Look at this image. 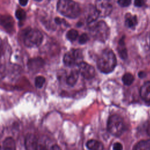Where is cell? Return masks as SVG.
Wrapping results in <instances>:
<instances>
[{
  "label": "cell",
  "mask_w": 150,
  "mask_h": 150,
  "mask_svg": "<svg viewBox=\"0 0 150 150\" xmlns=\"http://www.w3.org/2000/svg\"><path fill=\"white\" fill-rule=\"evenodd\" d=\"M0 150H5V149H4V148H3V147H2V146H0Z\"/></svg>",
  "instance_id": "obj_37"
},
{
  "label": "cell",
  "mask_w": 150,
  "mask_h": 150,
  "mask_svg": "<svg viewBox=\"0 0 150 150\" xmlns=\"http://www.w3.org/2000/svg\"><path fill=\"white\" fill-rule=\"evenodd\" d=\"M51 150H62V149L57 145H53L51 148Z\"/></svg>",
  "instance_id": "obj_30"
},
{
  "label": "cell",
  "mask_w": 150,
  "mask_h": 150,
  "mask_svg": "<svg viewBox=\"0 0 150 150\" xmlns=\"http://www.w3.org/2000/svg\"><path fill=\"white\" fill-rule=\"evenodd\" d=\"M35 1H42V0H35Z\"/></svg>",
  "instance_id": "obj_38"
},
{
  "label": "cell",
  "mask_w": 150,
  "mask_h": 150,
  "mask_svg": "<svg viewBox=\"0 0 150 150\" xmlns=\"http://www.w3.org/2000/svg\"><path fill=\"white\" fill-rule=\"evenodd\" d=\"M118 52L121 59H126L127 58V50L125 45L124 38H122L119 41L118 46Z\"/></svg>",
  "instance_id": "obj_16"
},
{
  "label": "cell",
  "mask_w": 150,
  "mask_h": 150,
  "mask_svg": "<svg viewBox=\"0 0 150 150\" xmlns=\"http://www.w3.org/2000/svg\"><path fill=\"white\" fill-rule=\"evenodd\" d=\"M45 83V78L42 76H39L36 77L35 80V86L38 88H42L44 85Z\"/></svg>",
  "instance_id": "obj_22"
},
{
  "label": "cell",
  "mask_w": 150,
  "mask_h": 150,
  "mask_svg": "<svg viewBox=\"0 0 150 150\" xmlns=\"http://www.w3.org/2000/svg\"><path fill=\"white\" fill-rule=\"evenodd\" d=\"M107 129L112 135L119 137L124 130V124L122 118L118 115H112L107 121Z\"/></svg>",
  "instance_id": "obj_5"
},
{
  "label": "cell",
  "mask_w": 150,
  "mask_h": 150,
  "mask_svg": "<svg viewBox=\"0 0 150 150\" xmlns=\"http://www.w3.org/2000/svg\"><path fill=\"white\" fill-rule=\"evenodd\" d=\"M5 52V46L4 42L1 39H0V57H1L4 54Z\"/></svg>",
  "instance_id": "obj_27"
},
{
  "label": "cell",
  "mask_w": 150,
  "mask_h": 150,
  "mask_svg": "<svg viewBox=\"0 0 150 150\" xmlns=\"http://www.w3.org/2000/svg\"><path fill=\"white\" fill-rule=\"evenodd\" d=\"M146 2V0H135L134 4L136 6L141 7L143 6Z\"/></svg>",
  "instance_id": "obj_28"
},
{
  "label": "cell",
  "mask_w": 150,
  "mask_h": 150,
  "mask_svg": "<svg viewBox=\"0 0 150 150\" xmlns=\"http://www.w3.org/2000/svg\"><path fill=\"white\" fill-rule=\"evenodd\" d=\"M85 16L87 22L88 23H92L97 20L99 15L95 6L89 5L85 10Z\"/></svg>",
  "instance_id": "obj_12"
},
{
  "label": "cell",
  "mask_w": 150,
  "mask_h": 150,
  "mask_svg": "<svg viewBox=\"0 0 150 150\" xmlns=\"http://www.w3.org/2000/svg\"><path fill=\"white\" fill-rule=\"evenodd\" d=\"M25 145L26 150H38V139L33 134H28L25 137Z\"/></svg>",
  "instance_id": "obj_11"
},
{
  "label": "cell",
  "mask_w": 150,
  "mask_h": 150,
  "mask_svg": "<svg viewBox=\"0 0 150 150\" xmlns=\"http://www.w3.org/2000/svg\"><path fill=\"white\" fill-rule=\"evenodd\" d=\"M95 8L101 17H106L112 12V5L111 0H96Z\"/></svg>",
  "instance_id": "obj_7"
},
{
  "label": "cell",
  "mask_w": 150,
  "mask_h": 150,
  "mask_svg": "<svg viewBox=\"0 0 150 150\" xmlns=\"http://www.w3.org/2000/svg\"><path fill=\"white\" fill-rule=\"evenodd\" d=\"M15 16L19 21H23L26 18V12L22 9H18L16 11Z\"/></svg>",
  "instance_id": "obj_23"
},
{
  "label": "cell",
  "mask_w": 150,
  "mask_h": 150,
  "mask_svg": "<svg viewBox=\"0 0 150 150\" xmlns=\"http://www.w3.org/2000/svg\"><path fill=\"white\" fill-rule=\"evenodd\" d=\"M23 37L24 44L29 47L39 46L43 40L42 34L35 29H27L24 32Z\"/></svg>",
  "instance_id": "obj_4"
},
{
  "label": "cell",
  "mask_w": 150,
  "mask_h": 150,
  "mask_svg": "<svg viewBox=\"0 0 150 150\" xmlns=\"http://www.w3.org/2000/svg\"><path fill=\"white\" fill-rule=\"evenodd\" d=\"M77 66L79 73H80L85 79L90 80L94 77L96 74L95 69L90 64L81 62Z\"/></svg>",
  "instance_id": "obj_8"
},
{
  "label": "cell",
  "mask_w": 150,
  "mask_h": 150,
  "mask_svg": "<svg viewBox=\"0 0 150 150\" xmlns=\"http://www.w3.org/2000/svg\"><path fill=\"white\" fill-rule=\"evenodd\" d=\"M3 148L5 150H16V143L12 137H7L3 142Z\"/></svg>",
  "instance_id": "obj_19"
},
{
  "label": "cell",
  "mask_w": 150,
  "mask_h": 150,
  "mask_svg": "<svg viewBox=\"0 0 150 150\" xmlns=\"http://www.w3.org/2000/svg\"><path fill=\"white\" fill-rule=\"evenodd\" d=\"M86 146L89 150H103L104 146L103 144L95 139H91L87 142Z\"/></svg>",
  "instance_id": "obj_14"
},
{
  "label": "cell",
  "mask_w": 150,
  "mask_h": 150,
  "mask_svg": "<svg viewBox=\"0 0 150 150\" xmlns=\"http://www.w3.org/2000/svg\"><path fill=\"white\" fill-rule=\"evenodd\" d=\"M90 34L94 39L104 42L110 35V28L104 21H98L91 26Z\"/></svg>",
  "instance_id": "obj_3"
},
{
  "label": "cell",
  "mask_w": 150,
  "mask_h": 150,
  "mask_svg": "<svg viewBox=\"0 0 150 150\" xmlns=\"http://www.w3.org/2000/svg\"><path fill=\"white\" fill-rule=\"evenodd\" d=\"M125 25L129 28H134L137 24V18L135 15H132L131 13H127L125 16Z\"/></svg>",
  "instance_id": "obj_15"
},
{
  "label": "cell",
  "mask_w": 150,
  "mask_h": 150,
  "mask_svg": "<svg viewBox=\"0 0 150 150\" xmlns=\"http://www.w3.org/2000/svg\"><path fill=\"white\" fill-rule=\"evenodd\" d=\"M122 145L120 142H116L113 145V150H122Z\"/></svg>",
  "instance_id": "obj_26"
},
{
  "label": "cell",
  "mask_w": 150,
  "mask_h": 150,
  "mask_svg": "<svg viewBox=\"0 0 150 150\" xmlns=\"http://www.w3.org/2000/svg\"><path fill=\"white\" fill-rule=\"evenodd\" d=\"M133 150H150V139L139 141L135 145Z\"/></svg>",
  "instance_id": "obj_18"
},
{
  "label": "cell",
  "mask_w": 150,
  "mask_h": 150,
  "mask_svg": "<svg viewBox=\"0 0 150 150\" xmlns=\"http://www.w3.org/2000/svg\"><path fill=\"white\" fill-rule=\"evenodd\" d=\"M63 21H64V20L60 19V18H55V22H56V23H57V24H61Z\"/></svg>",
  "instance_id": "obj_33"
},
{
  "label": "cell",
  "mask_w": 150,
  "mask_h": 150,
  "mask_svg": "<svg viewBox=\"0 0 150 150\" xmlns=\"http://www.w3.org/2000/svg\"><path fill=\"white\" fill-rule=\"evenodd\" d=\"M28 2V0H19V4L22 6H25Z\"/></svg>",
  "instance_id": "obj_31"
},
{
  "label": "cell",
  "mask_w": 150,
  "mask_h": 150,
  "mask_svg": "<svg viewBox=\"0 0 150 150\" xmlns=\"http://www.w3.org/2000/svg\"><path fill=\"white\" fill-rule=\"evenodd\" d=\"M5 67L3 64H0V79H2L5 76Z\"/></svg>",
  "instance_id": "obj_29"
},
{
  "label": "cell",
  "mask_w": 150,
  "mask_h": 150,
  "mask_svg": "<svg viewBox=\"0 0 150 150\" xmlns=\"http://www.w3.org/2000/svg\"><path fill=\"white\" fill-rule=\"evenodd\" d=\"M57 9L62 15L72 19L79 16L81 12L79 4L73 0H59Z\"/></svg>",
  "instance_id": "obj_2"
},
{
  "label": "cell",
  "mask_w": 150,
  "mask_h": 150,
  "mask_svg": "<svg viewBox=\"0 0 150 150\" xmlns=\"http://www.w3.org/2000/svg\"><path fill=\"white\" fill-rule=\"evenodd\" d=\"M146 131L148 134L150 136V122L148 124V127H147V129H146Z\"/></svg>",
  "instance_id": "obj_35"
},
{
  "label": "cell",
  "mask_w": 150,
  "mask_h": 150,
  "mask_svg": "<svg viewBox=\"0 0 150 150\" xmlns=\"http://www.w3.org/2000/svg\"><path fill=\"white\" fill-rule=\"evenodd\" d=\"M139 94L141 97L144 101H150V81H146L142 86Z\"/></svg>",
  "instance_id": "obj_13"
},
{
  "label": "cell",
  "mask_w": 150,
  "mask_h": 150,
  "mask_svg": "<svg viewBox=\"0 0 150 150\" xmlns=\"http://www.w3.org/2000/svg\"><path fill=\"white\" fill-rule=\"evenodd\" d=\"M0 25L8 33L14 32L15 21L11 16L9 15H0Z\"/></svg>",
  "instance_id": "obj_9"
},
{
  "label": "cell",
  "mask_w": 150,
  "mask_h": 150,
  "mask_svg": "<svg viewBox=\"0 0 150 150\" xmlns=\"http://www.w3.org/2000/svg\"><path fill=\"white\" fill-rule=\"evenodd\" d=\"M138 76L140 78H144L145 76H146V74L145 73V72H143V71H140L139 73H138Z\"/></svg>",
  "instance_id": "obj_34"
},
{
  "label": "cell",
  "mask_w": 150,
  "mask_h": 150,
  "mask_svg": "<svg viewBox=\"0 0 150 150\" xmlns=\"http://www.w3.org/2000/svg\"><path fill=\"white\" fill-rule=\"evenodd\" d=\"M77 36H78V32L75 29H70L67 32L66 34L67 38L71 42L74 41L77 39Z\"/></svg>",
  "instance_id": "obj_21"
},
{
  "label": "cell",
  "mask_w": 150,
  "mask_h": 150,
  "mask_svg": "<svg viewBox=\"0 0 150 150\" xmlns=\"http://www.w3.org/2000/svg\"><path fill=\"white\" fill-rule=\"evenodd\" d=\"M134 80V76L129 73H127L124 74L122 77V81L123 83L126 86L131 85L133 83Z\"/></svg>",
  "instance_id": "obj_20"
},
{
  "label": "cell",
  "mask_w": 150,
  "mask_h": 150,
  "mask_svg": "<svg viewBox=\"0 0 150 150\" xmlns=\"http://www.w3.org/2000/svg\"><path fill=\"white\" fill-rule=\"evenodd\" d=\"M131 3V0H118V4L121 6H128Z\"/></svg>",
  "instance_id": "obj_25"
},
{
  "label": "cell",
  "mask_w": 150,
  "mask_h": 150,
  "mask_svg": "<svg viewBox=\"0 0 150 150\" xmlns=\"http://www.w3.org/2000/svg\"><path fill=\"white\" fill-rule=\"evenodd\" d=\"M79 72L77 70H73L67 76L66 79L67 84L70 86H73L77 82L79 77Z\"/></svg>",
  "instance_id": "obj_17"
},
{
  "label": "cell",
  "mask_w": 150,
  "mask_h": 150,
  "mask_svg": "<svg viewBox=\"0 0 150 150\" xmlns=\"http://www.w3.org/2000/svg\"><path fill=\"white\" fill-rule=\"evenodd\" d=\"M149 47H150V33L149 35Z\"/></svg>",
  "instance_id": "obj_36"
},
{
  "label": "cell",
  "mask_w": 150,
  "mask_h": 150,
  "mask_svg": "<svg viewBox=\"0 0 150 150\" xmlns=\"http://www.w3.org/2000/svg\"><path fill=\"white\" fill-rule=\"evenodd\" d=\"M117 64L116 57L110 49L104 50L97 59V66L98 70L104 73H110L115 69Z\"/></svg>",
  "instance_id": "obj_1"
},
{
  "label": "cell",
  "mask_w": 150,
  "mask_h": 150,
  "mask_svg": "<svg viewBox=\"0 0 150 150\" xmlns=\"http://www.w3.org/2000/svg\"><path fill=\"white\" fill-rule=\"evenodd\" d=\"M88 40V37L86 33L82 34L79 39V42L80 44H84L86 43Z\"/></svg>",
  "instance_id": "obj_24"
},
{
  "label": "cell",
  "mask_w": 150,
  "mask_h": 150,
  "mask_svg": "<svg viewBox=\"0 0 150 150\" xmlns=\"http://www.w3.org/2000/svg\"><path fill=\"white\" fill-rule=\"evenodd\" d=\"M38 150H48V149H47V148L45 145H39L38 146Z\"/></svg>",
  "instance_id": "obj_32"
},
{
  "label": "cell",
  "mask_w": 150,
  "mask_h": 150,
  "mask_svg": "<svg viewBox=\"0 0 150 150\" xmlns=\"http://www.w3.org/2000/svg\"><path fill=\"white\" fill-rule=\"evenodd\" d=\"M45 64L44 60L41 57H35L28 61L27 66L28 69L32 71H37L42 69Z\"/></svg>",
  "instance_id": "obj_10"
},
{
  "label": "cell",
  "mask_w": 150,
  "mask_h": 150,
  "mask_svg": "<svg viewBox=\"0 0 150 150\" xmlns=\"http://www.w3.org/2000/svg\"><path fill=\"white\" fill-rule=\"evenodd\" d=\"M81 62H83V54L80 49H71L63 57V63L66 66H77Z\"/></svg>",
  "instance_id": "obj_6"
}]
</instances>
